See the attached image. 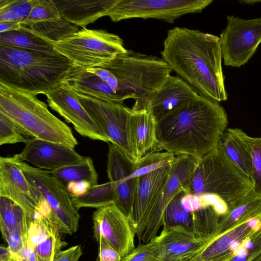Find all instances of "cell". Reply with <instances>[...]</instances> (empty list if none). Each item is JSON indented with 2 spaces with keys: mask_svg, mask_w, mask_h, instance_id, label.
I'll return each instance as SVG.
<instances>
[{
  "mask_svg": "<svg viewBox=\"0 0 261 261\" xmlns=\"http://www.w3.org/2000/svg\"><path fill=\"white\" fill-rule=\"evenodd\" d=\"M24 131L13 119L0 111V145L26 143L30 139Z\"/></svg>",
  "mask_w": 261,
  "mask_h": 261,
  "instance_id": "74e56055",
  "label": "cell"
},
{
  "mask_svg": "<svg viewBox=\"0 0 261 261\" xmlns=\"http://www.w3.org/2000/svg\"><path fill=\"white\" fill-rule=\"evenodd\" d=\"M62 18L54 0H40L21 24L30 27L36 23Z\"/></svg>",
  "mask_w": 261,
  "mask_h": 261,
  "instance_id": "8d00e7d4",
  "label": "cell"
},
{
  "mask_svg": "<svg viewBox=\"0 0 261 261\" xmlns=\"http://www.w3.org/2000/svg\"><path fill=\"white\" fill-rule=\"evenodd\" d=\"M260 226L261 218L243 223L215 236L192 261H216L231 254L237 246Z\"/></svg>",
  "mask_w": 261,
  "mask_h": 261,
  "instance_id": "7402d4cb",
  "label": "cell"
},
{
  "mask_svg": "<svg viewBox=\"0 0 261 261\" xmlns=\"http://www.w3.org/2000/svg\"><path fill=\"white\" fill-rule=\"evenodd\" d=\"M40 0H0V22L21 23Z\"/></svg>",
  "mask_w": 261,
  "mask_h": 261,
  "instance_id": "836d02e7",
  "label": "cell"
},
{
  "mask_svg": "<svg viewBox=\"0 0 261 261\" xmlns=\"http://www.w3.org/2000/svg\"><path fill=\"white\" fill-rule=\"evenodd\" d=\"M176 156L167 151L150 152L135 163L132 178H136L171 164Z\"/></svg>",
  "mask_w": 261,
  "mask_h": 261,
  "instance_id": "d590c367",
  "label": "cell"
},
{
  "mask_svg": "<svg viewBox=\"0 0 261 261\" xmlns=\"http://www.w3.org/2000/svg\"><path fill=\"white\" fill-rule=\"evenodd\" d=\"M73 65L57 51H32L0 44V84L37 95L63 83Z\"/></svg>",
  "mask_w": 261,
  "mask_h": 261,
  "instance_id": "3957f363",
  "label": "cell"
},
{
  "mask_svg": "<svg viewBox=\"0 0 261 261\" xmlns=\"http://www.w3.org/2000/svg\"><path fill=\"white\" fill-rule=\"evenodd\" d=\"M130 124L133 141L140 159L150 151L155 143L156 120L146 109H132Z\"/></svg>",
  "mask_w": 261,
  "mask_h": 261,
  "instance_id": "4316f807",
  "label": "cell"
},
{
  "mask_svg": "<svg viewBox=\"0 0 261 261\" xmlns=\"http://www.w3.org/2000/svg\"><path fill=\"white\" fill-rule=\"evenodd\" d=\"M83 254L81 245L72 246L66 250L59 251L54 261H78Z\"/></svg>",
  "mask_w": 261,
  "mask_h": 261,
  "instance_id": "7bdbcfd3",
  "label": "cell"
},
{
  "mask_svg": "<svg viewBox=\"0 0 261 261\" xmlns=\"http://www.w3.org/2000/svg\"><path fill=\"white\" fill-rule=\"evenodd\" d=\"M27 217L28 244L38 261H54L66 243L61 239L62 232L51 208L42 197L35 212Z\"/></svg>",
  "mask_w": 261,
  "mask_h": 261,
  "instance_id": "7c38bea8",
  "label": "cell"
},
{
  "mask_svg": "<svg viewBox=\"0 0 261 261\" xmlns=\"http://www.w3.org/2000/svg\"><path fill=\"white\" fill-rule=\"evenodd\" d=\"M228 122L218 102L199 94L156 121V140L150 152L164 150L198 160L218 148Z\"/></svg>",
  "mask_w": 261,
  "mask_h": 261,
  "instance_id": "6da1fadb",
  "label": "cell"
},
{
  "mask_svg": "<svg viewBox=\"0 0 261 261\" xmlns=\"http://www.w3.org/2000/svg\"><path fill=\"white\" fill-rule=\"evenodd\" d=\"M50 172L65 186L71 182L81 181H88L93 187L98 185V174L90 157H86V160L82 163Z\"/></svg>",
  "mask_w": 261,
  "mask_h": 261,
  "instance_id": "1f68e13d",
  "label": "cell"
},
{
  "mask_svg": "<svg viewBox=\"0 0 261 261\" xmlns=\"http://www.w3.org/2000/svg\"><path fill=\"white\" fill-rule=\"evenodd\" d=\"M108 70L116 83V93L124 102L134 99L133 110L146 109L151 94L170 75L172 69L162 59L127 50L99 67Z\"/></svg>",
  "mask_w": 261,
  "mask_h": 261,
  "instance_id": "277c9868",
  "label": "cell"
},
{
  "mask_svg": "<svg viewBox=\"0 0 261 261\" xmlns=\"http://www.w3.org/2000/svg\"><path fill=\"white\" fill-rule=\"evenodd\" d=\"M54 46L74 65L84 68L99 67L127 50L119 36L105 30L87 28L54 42Z\"/></svg>",
  "mask_w": 261,
  "mask_h": 261,
  "instance_id": "52a82bcc",
  "label": "cell"
},
{
  "mask_svg": "<svg viewBox=\"0 0 261 261\" xmlns=\"http://www.w3.org/2000/svg\"><path fill=\"white\" fill-rule=\"evenodd\" d=\"M219 37L224 64L240 67L248 62L261 43V17L244 19L227 16Z\"/></svg>",
  "mask_w": 261,
  "mask_h": 261,
  "instance_id": "8fae6325",
  "label": "cell"
},
{
  "mask_svg": "<svg viewBox=\"0 0 261 261\" xmlns=\"http://www.w3.org/2000/svg\"><path fill=\"white\" fill-rule=\"evenodd\" d=\"M16 159L28 181L51 208L62 232L68 234L75 232L79 228L80 215L66 186L50 171L31 166Z\"/></svg>",
  "mask_w": 261,
  "mask_h": 261,
  "instance_id": "9c48e42d",
  "label": "cell"
},
{
  "mask_svg": "<svg viewBox=\"0 0 261 261\" xmlns=\"http://www.w3.org/2000/svg\"><path fill=\"white\" fill-rule=\"evenodd\" d=\"M184 193V191L179 193L167 205L163 214V226H181L193 231L191 215L184 209L181 203Z\"/></svg>",
  "mask_w": 261,
  "mask_h": 261,
  "instance_id": "e575fe53",
  "label": "cell"
},
{
  "mask_svg": "<svg viewBox=\"0 0 261 261\" xmlns=\"http://www.w3.org/2000/svg\"><path fill=\"white\" fill-rule=\"evenodd\" d=\"M251 261H261V254H259L257 257H256L255 258H254Z\"/></svg>",
  "mask_w": 261,
  "mask_h": 261,
  "instance_id": "c3c4849f",
  "label": "cell"
},
{
  "mask_svg": "<svg viewBox=\"0 0 261 261\" xmlns=\"http://www.w3.org/2000/svg\"><path fill=\"white\" fill-rule=\"evenodd\" d=\"M184 192L216 195L227 207L252 192L253 185L218 147L198 160Z\"/></svg>",
  "mask_w": 261,
  "mask_h": 261,
  "instance_id": "8992f818",
  "label": "cell"
},
{
  "mask_svg": "<svg viewBox=\"0 0 261 261\" xmlns=\"http://www.w3.org/2000/svg\"><path fill=\"white\" fill-rule=\"evenodd\" d=\"M214 237H200L181 226H163L153 239L163 261H176L197 255Z\"/></svg>",
  "mask_w": 261,
  "mask_h": 261,
  "instance_id": "ffe728a7",
  "label": "cell"
},
{
  "mask_svg": "<svg viewBox=\"0 0 261 261\" xmlns=\"http://www.w3.org/2000/svg\"><path fill=\"white\" fill-rule=\"evenodd\" d=\"M191 215L195 234L202 238L215 236L223 215L221 207L212 204H205Z\"/></svg>",
  "mask_w": 261,
  "mask_h": 261,
  "instance_id": "f546056e",
  "label": "cell"
},
{
  "mask_svg": "<svg viewBox=\"0 0 261 261\" xmlns=\"http://www.w3.org/2000/svg\"><path fill=\"white\" fill-rule=\"evenodd\" d=\"M199 95L180 77L170 74L151 94L146 109L157 121Z\"/></svg>",
  "mask_w": 261,
  "mask_h": 261,
  "instance_id": "44dd1931",
  "label": "cell"
},
{
  "mask_svg": "<svg viewBox=\"0 0 261 261\" xmlns=\"http://www.w3.org/2000/svg\"><path fill=\"white\" fill-rule=\"evenodd\" d=\"M232 253L229 254L216 261H227L232 256ZM195 256V255L193 256H190L188 257L184 258L178 260L176 261H192L193 258Z\"/></svg>",
  "mask_w": 261,
  "mask_h": 261,
  "instance_id": "7dc6e473",
  "label": "cell"
},
{
  "mask_svg": "<svg viewBox=\"0 0 261 261\" xmlns=\"http://www.w3.org/2000/svg\"><path fill=\"white\" fill-rule=\"evenodd\" d=\"M98 243V254L96 261H120L122 257L103 238H100Z\"/></svg>",
  "mask_w": 261,
  "mask_h": 261,
  "instance_id": "b9f144b4",
  "label": "cell"
},
{
  "mask_svg": "<svg viewBox=\"0 0 261 261\" xmlns=\"http://www.w3.org/2000/svg\"><path fill=\"white\" fill-rule=\"evenodd\" d=\"M0 111L33 138L73 149L78 144L71 128L53 115L36 94L0 84Z\"/></svg>",
  "mask_w": 261,
  "mask_h": 261,
  "instance_id": "5b68a950",
  "label": "cell"
},
{
  "mask_svg": "<svg viewBox=\"0 0 261 261\" xmlns=\"http://www.w3.org/2000/svg\"><path fill=\"white\" fill-rule=\"evenodd\" d=\"M27 225V217L24 209L13 200L0 196V228L2 238Z\"/></svg>",
  "mask_w": 261,
  "mask_h": 261,
  "instance_id": "f1b7e54d",
  "label": "cell"
},
{
  "mask_svg": "<svg viewBox=\"0 0 261 261\" xmlns=\"http://www.w3.org/2000/svg\"><path fill=\"white\" fill-rule=\"evenodd\" d=\"M0 196L15 201L28 215L35 212L41 197L24 175L15 155L0 158Z\"/></svg>",
  "mask_w": 261,
  "mask_h": 261,
  "instance_id": "d6986e66",
  "label": "cell"
},
{
  "mask_svg": "<svg viewBox=\"0 0 261 261\" xmlns=\"http://www.w3.org/2000/svg\"><path fill=\"white\" fill-rule=\"evenodd\" d=\"M64 83L76 93L103 101L123 105L119 97L105 81L85 68L73 65Z\"/></svg>",
  "mask_w": 261,
  "mask_h": 261,
  "instance_id": "cb8c5ba5",
  "label": "cell"
},
{
  "mask_svg": "<svg viewBox=\"0 0 261 261\" xmlns=\"http://www.w3.org/2000/svg\"><path fill=\"white\" fill-rule=\"evenodd\" d=\"M21 26L20 23L16 22H0V33L18 30L21 28Z\"/></svg>",
  "mask_w": 261,
  "mask_h": 261,
  "instance_id": "f6af8a7d",
  "label": "cell"
},
{
  "mask_svg": "<svg viewBox=\"0 0 261 261\" xmlns=\"http://www.w3.org/2000/svg\"><path fill=\"white\" fill-rule=\"evenodd\" d=\"M188 155L176 156L171 164L166 184L139 240L147 243L154 239L163 224V214L170 201L179 193L185 191L198 163Z\"/></svg>",
  "mask_w": 261,
  "mask_h": 261,
  "instance_id": "9a60e30c",
  "label": "cell"
},
{
  "mask_svg": "<svg viewBox=\"0 0 261 261\" xmlns=\"http://www.w3.org/2000/svg\"><path fill=\"white\" fill-rule=\"evenodd\" d=\"M11 257L8 247L1 245L0 247V261H7Z\"/></svg>",
  "mask_w": 261,
  "mask_h": 261,
  "instance_id": "bcb514c9",
  "label": "cell"
},
{
  "mask_svg": "<svg viewBox=\"0 0 261 261\" xmlns=\"http://www.w3.org/2000/svg\"><path fill=\"white\" fill-rule=\"evenodd\" d=\"M44 95L48 106L72 124L81 136L110 143L100 127L82 105L77 93L70 86L63 83Z\"/></svg>",
  "mask_w": 261,
  "mask_h": 261,
  "instance_id": "4fadbf2b",
  "label": "cell"
},
{
  "mask_svg": "<svg viewBox=\"0 0 261 261\" xmlns=\"http://www.w3.org/2000/svg\"><path fill=\"white\" fill-rule=\"evenodd\" d=\"M0 44L32 51H56L53 42L22 25L18 30L0 33Z\"/></svg>",
  "mask_w": 261,
  "mask_h": 261,
  "instance_id": "83f0119b",
  "label": "cell"
},
{
  "mask_svg": "<svg viewBox=\"0 0 261 261\" xmlns=\"http://www.w3.org/2000/svg\"><path fill=\"white\" fill-rule=\"evenodd\" d=\"M66 187L71 197L83 195L93 187L90 182L86 181L71 182Z\"/></svg>",
  "mask_w": 261,
  "mask_h": 261,
  "instance_id": "ee69618b",
  "label": "cell"
},
{
  "mask_svg": "<svg viewBox=\"0 0 261 261\" xmlns=\"http://www.w3.org/2000/svg\"><path fill=\"white\" fill-rule=\"evenodd\" d=\"M93 221L95 240L104 238L122 258L136 248L135 227L115 203L96 208L93 213Z\"/></svg>",
  "mask_w": 261,
  "mask_h": 261,
  "instance_id": "5bb4252c",
  "label": "cell"
},
{
  "mask_svg": "<svg viewBox=\"0 0 261 261\" xmlns=\"http://www.w3.org/2000/svg\"><path fill=\"white\" fill-rule=\"evenodd\" d=\"M134 167V162L116 146L109 143L107 173L109 181L115 188L117 197L115 204L133 225V205L138 178L131 177Z\"/></svg>",
  "mask_w": 261,
  "mask_h": 261,
  "instance_id": "ac0fdd59",
  "label": "cell"
},
{
  "mask_svg": "<svg viewBox=\"0 0 261 261\" xmlns=\"http://www.w3.org/2000/svg\"><path fill=\"white\" fill-rule=\"evenodd\" d=\"M162 59L198 93L220 102L227 99L219 37L197 30L168 31Z\"/></svg>",
  "mask_w": 261,
  "mask_h": 261,
  "instance_id": "7a4b0ae2",
  "label": "cell"
},
{
  "mask_svg": "<svg viewBox=\"0 0 261 261\" xmlns=\"http://www.w3.org/2000/svg\"><path fill=\"white\" fill-rule=\"evenodd\" d=\"M54 1L63 18L78 27L86 28L100 17L108 16L118 0Z\"/></svg>",
  "mask_w": 261,
  "mask_h": 261,
  "instance_id": "603a6c76",
  "label": "cell"
},
{
  "mask_svg": "<svg viewBox=\"0 0 261 261\" xmlns=\"http://www.w3.org/2000/svg\"><path fill=\"white\" fill-rule=\"evenodd\" d=\"M246 139L251 156L253 191L261 194V137L253 138L246 135Z\"/></svg>",
  "mask_w": 261,
  "mask_h": 261,
  "instance_id": "ab89813d",
  "label": "cell"
},
{
  "mask_svg": "<svg viewBox=\"0 0 261 261\" xmlns=\"http://www.w3.org/2000/svg\"><path fill=\"white\" fill-rule=\"evenodd\" d=\"M261 254V226L234 249L227 261H251Z\"/></svg>",
  "mask_w": 261,
  "mask_h": 261,
  "instance_id": "f35d334b",
  "label": "cell"
},
{
  "mask_svg": "<svg viewBox=\"0 0 261 261\" xmlns=\"http://www.w3.org/2000/svg\"><path fill=\"white\" fill-rule=\"evenodd\" d=\"M171 165L138 177L133 205L136 234L140 239L168 180Z\"/></svg>",
  "mask_w": 261,
  "mask_h": 261,
  "instance_id": "2e32d148",
  "label": "cell"
},
{
  "mask_svg": "<svg viewBox=\"0 0 261 261\" xmlns=\"http://www.w3.org/2000/svg\"><path fill=\"white\" fill-rule=\"evenodd\" d=\"M80 100L110 143L118 148L135 163L140 159L130 130L132 109L123 105L96 99L78 93Z\"/></svg>",
  "mask_w": 261,
  "mask_h": 261,
  "instance_id": "ba28073f",
  "label": "cell"
},
{
  "mask_svg": "<svg viewBox=\"0 0 261 261\" xmlns=\"http://www.w3.org/2000/svg\"><path fill=\"white\" fill-rule=\"evenodd\" d=\"M246 135L239 128H227L221 137L218 147L251 180V156Z\"/></svg>",
  "mask_w": 261,
  "mask_h": 261,
  "instance_id": "484cf974",
  "label": "cell"
},
{
  "mask_svg": "<svg viewBox=\"0 0 261 261\" xmlns=\"http://www.w3.org/2000/svg\"><path fill=\"white\" fill-rule=\"evenodd\" d=\"M25 144L21 152L15 154L17 160L43 170L54 171L82 163L86 159L73 148L60 143L32 138Z\"/></svg>",
  "mask_w": 261,
  "mask_h": 261,
  "instance_id": "e0dca14e",
  "label": "cell"
},
{
  "mask_svg": "<svg viewBox=\"0 0 261 261\" xmlns=\"http://www.w3.org/2000/svg\"><path fill=\"white\" fill-rule=\"evenodd\" d=\"M29 28L37 35L53 43L63 40L79 30L78 26L62 17L59 20L39 22Z\"/></svg>",
  "mask_w": 261,
  "mask_h": 261,
  "instance_id": "d6a6232c",
  "label": "cell"
},
{
  "mask_svg": "<svg viewBox=\"0 0 261 261\" xmlns=\"http://www.w3.org/2000/svg\"><path fill=\"white\" fill-rule=\"evenodd\" d=\"M213 0H118L108 16L113 22L139 18L169 23L181 16L201 12Z\"/></svg>",
  "mask_w": 261,
  "mask_h": 261,
  "instance_id": "30bf717a",
  "label": "cell"
},
{
  "mask_svg": "<svg viewBox=\"0 0 261 261\" xmlns=\"http://www.w3.org/2000/svg\"><path fill=\"white\" fill-rule=\"evenodd\" d=\"M120 261H163L158 247L153 239L147 243L140 244Z\"/></svg>",
  "mask_w": 261,
  "mask_h": 261,
  "instance_id": "60d3db41",
  "label": "cell"
},
{
  "mask_svg": "<svg viewBox=\"0 0 261 261\" xmlns=\"http://www.w3.org/2000/svg\"><path fill=\"white\" fill-rule=\"evenodd\" d=\"M71 198L74 206L78 210L82 207L98 208L115 203L117 199L114 186L111 181L97 185L83 195Z\"/></svg>",
  "mask_w": 261,
  "mask_h": 261,
  "instance_id": "4dcf8cb0",
  "label": "cell"
},
{
  "mask_svg": "<svg viewBox=\"0 0 261 261\" xmlns=\"http://www.w3.org/2000/svg\"><path fill=\"white\" fill-rule=\"evenodd\" d=\"M261 218V194L252 192L227 207L215 236L243 223Z\"/></svg>",
  "mask_w": 261,
  "mask_h": 261,
  "instance_id": "d4e9b609",
  "label": "cell"
}]
</instances>
